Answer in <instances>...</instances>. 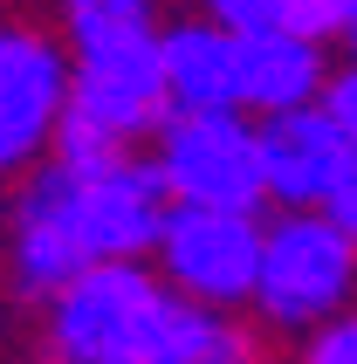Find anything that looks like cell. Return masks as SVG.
<instances>
[{
    "label": "cell",
    "mask_w": 357,
    "mask_h": 364,
    "mask_svg": "<svg viewBox=\"0 0 357 364\" xmlns=\"http://www.w3.org/2000/svg\"><path fill=\"white\" fill-rule=\"evenodd\" d=\"M21 364H55V358H48V350H41V358H21Z\"/></svg>",
    "instance_id": "obj_17"
},
{
    "label": "cell",
    "mask_w": 357,
    "mask_h": 364,
    "mask_svg": "<svg viewBox=\"0 0 357 364\" xmlns=\"http://www.w3.org/2000/svg\"><path fill=\"white\" fill-rule=\"evenodd\" d=\"M351 303H357V234H343L323 206H275L268 241H261L255 323L275 337H302Z\"/></svg>",
    "instance_id": "obj_3"
},
{
    "label": "cell",
    "mask_w": 357,
    "mask_h": 364,
    "mask_svg": "<svg viewBox=\"0 0 357 364\" xmlns=\"http://www.w3.org/2000/svg\"><path fill=\"white\" fill-rule=\"evenodd\" d=\"M7 220H14V172L0 165V241H7Z\"/></svg>",
    "instance_id": "obj_16"
},
{
    "label": "cell",
    "mask_w": 357,
    "mask_h": 364,
    "mask_svg": "<svg viewBox=\"0 0 357 364\" xmlns=\"http://www.w3.org/2000/svg\"><path fill=\"white\" fill-rule=\"evenodd\" d=\"M138 364H268V358H261V323H247V309H213L172 289V309Z\"/></svg>",
    "instance_id": "obj_11"
},
{
    "label": "cell",
    "mask_w": 357,
    "mask_h": 364,
    "mask_svg": "<svg viewBox=\"0 0 357 364\" xmlns=\"http://www.w3.org/2000/svg\"><path fill=\"white\" fill-rule=\"evenodd\" d=\"M289 364H357V303L337 309L330 323L302 330V337H296V358H289Z\"/></svg>",
    "instance_id": "obj_13"
},
{
    "label": "cell",
    "mask_w": 357,
    "mask_h": 364,
    "mask_svg": "<svg viewBox=\"0 0 357 364\" xmlns=\"http://www.w3.org/2000/svg\"><path fill=\"white\" fill-rule=\"evenodd\" d=\"M151 165L172 200L193 206H268L261 172V117L255 110H172L151 138Z\"/></svg>",
    "instance_id": "obj_6"
},
{
    "label": "cell",
    "mask_w": 357,
    "mask_h": 364,
    "mask_svg": "<svg viewBox=\"0 0 357 364\" xmlns=\"http://www.w3.org/2000/svg\"><path fill=\"white\" fill-rule=\"evenodd\" d=\"M55 21L69 48H97V41H124L144 35V28H165L159 0H55Z\"/></svg>",
    "instance_id": "obj_12"
},
{
    "label": "cell",
    "mask_w": 357,
    "mask_h": 364,
    "mask_svg": "<svg viewBox=\"0 0 357 364\" xmlns=\"http://www.w3.org/2000/svg\"><path fill=\"white\" fill-rule=\"evenodd\" d=\"M172 213L151 151H69L55 144L14 186V220L0 241L7 303L41 309L62 282L97 262H151L159 227Z\"/></svg>",
    "instance_id": "obj_1"
},
{
    "label": "cell",
    "mask_w": 357,
    "mask_h": 364,
    "mask_svg": "<svg viewBox=\"0 0 357 364\" xmlns=\"http://www.w3.org/2000/svg\"><path fill=\"white\" fill-rule=\"evenodd\" d=\"M323 213L343 227V234H357V151L343 159V172H337V186L323 193Z\"/></svg>",
    "instance_id": "obj_15"
},
{
    "label": "cell",
    "mask_w": 357,
    "mask_h": 364,
    "mask_svg": "<svg viewBox=\"0 0 357 364\" xmlns=\"http://www.w3.org/2000/svg\"><path fill=\"white\" fill-rule=\"evenodd\" d=\"M323 110L337 117V131L351 138V151H357V48L330 69V90H323Z\"/></svg>",
    "instance_id": "obj_14"
},
{
    "label": "cell",
    "mask_w": 357,
    "mask_h": 364,
    "mask_svg": "<svg viewBox=\"0 0 357 364\" xmlns=\"http://www.w3.org/2000/svg\"><path fill=\"white\" fill-rule=\"evenodd\" d=\"M351 138L323 103L261 117V172H268V206H323V193L337 186Z\"/></svg>",
    "instance_id": "obj_9"
},
{
    "label": "cell",
    "mask_w": 357,
    "mask_h": 364,
    "mask_svg": "<svg viewBox=\"0 0 357 364\" xmlns=\"http://www.w3.org/2000/svg\"><path fill=\"white\" fill-rule=\"evenodd\" d=\"M165 82H172V110H240V90H247V35L227 28L206 7H186V14L165 21Z\"/></svg>",
    "instance_id": "obj_8"
},
{
    "label": "cell",
    "mask_w": 357,
    "mask_h": 364,
    "mask_svg": "<svg viewBox=\"0 0 357 364\" xmlns=\"http://www.w3.org/2000/svg\"><path fill=\"white\" fill-rule=\"evenodd\" d=\"M165 309H172V282L151 262H97L35 309L41 350L55 364H138Z\"/></svg>",
    "instance_id": "obj_2"
},
{
    "label": "cell",
    "mask_w": 357,
    "mask_h": 364,
    "mask_svg": "<svg viewBox=\"0 0 357 364\" xmlns=\"http://www.w3.org/2000/svg\"><path fill=\"white\" fill-rule=\"evenodd\" d=\"M159 35L165 28L76 48V90H69V124H62L69 151H131V144L159 138V124L172 117Z\"/></svg>",
    "instance_id": "obj_4"
},
{
    "label": "cell",
    "mask_w": 357,
    "mask_h": 364,
    "mask_svg": "<svg viewBox=\"0 0 357 364\" xmlns=\"http://www.w3.org/2000/svg\"><path fill=\"white\" fill-rule=\"evenodd\" d=\"M261 241H268V220L247 213V206H193L172 200L159 227V247H151V268L178 296L213 309H247L255 316V282H261Z\"/></svg>",
    "instance_id": "obj_7"
},
{
    "label": "cell",
    "mask_w": 357,
    "mask_h": 364,
    "mask_svg": "<svg viewBox=\"0 0 357 364\" xmlns=\"http://www.w3.org/2000/svg\"><path fill=\"white\" fill-rule=\"evenodd\" d=\"M69 90H76V48L62 21L0 7V165L14 179L62 144Z\"/></svg>",
    "instance_id": "obj_5"
},
{
    "label": "cell",
    "mask_w": 357,
    "mask_h": 364,
    "mask_svg": "<svg viewBox=\"0 0 357 364\" xmlns=\"http://www.w3.org/2000/svg\"><path fill=\"white\" fill-rule=\"evenodd\" d=\"M330 69H337V62H330V41L302 35V28L247 35V90H240V110H255V117H282V110L323 103Z\"/></svg>",
    "instance_id": "obj_10"
}]
</instances>
